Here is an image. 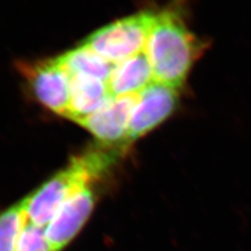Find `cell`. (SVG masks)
Here are the masks:
<instances>
[{
	"mask_svg": "<svg viewBox=\"0 0 251 251\" xmlns=\"http://www.w3.org/2000/svg\"><path fill=\"white\" fill-rule=\"evenodd\" d=\"M136 98L111 96L96 113L78 125L97 138L98 145L124 154L131 145L129 125Z\"/></svg>",
	"mask_w": 251,
	"mask_h": 251,
	"instance_id": "cell-4",
	"label": "cell"
},
{
	"mask_svg": "<svg viewBox=\"0 0 251 251\" xmlns=\"http://www.w3.org/2000/svg\"><path fill=\"white\" fill-rule=\"evenodd\" d=\"M27 221L23 200L0 213V251H16L20 233Z\"/></svg>",
	"mask_w": 251,
	"mask_h": 251,
	"instance_id": "cell-11",
	"label": "cell"
},
{
	"mask_svg": "<svg viewBox=\"0 0 251 251\" xmlns=\"http://www.w3.org/2000/svg\"><path fill=\"white\" fill-rule=\"evenodd\" d=\"M121 156L97 145L74 157L64 169L23 199L28 221L45 228L63 203L81 188L100 182Z\"/></svg>",
	"mask_w": 251,
	"mask_h": 251,
	"instance_id": "cell-2",
	"label": "cell"
},
{
	"mask_svg": "<svg viewBox=\"0 0 251 251\" xmlns=\"http://www.w3.org/2000/svg\"><path fill=\"white\" fill-rule=\"evenodd\" d=\"M154 80L153 72L145 51L113 65L107 82L113 97L137 96Z\"/></svg>",
	"mask_w": 251,
	"mask_h": 251,
	"instance_id": "cell-9",
	"label": "cell"
},
{
	"mask_svg": "<svg viewBox=\"0 0 251 251\" xmlns=\"http://www.w3.org/2000/svg\"><path fill=\"white\" fill-rule=\"evenodd\" d=\"M154 16L153 11H141L119 19L94 31L83 43L116 64L144 51Z\"/></svg>",
	"mask_w": 251,
	"mask_h": 251,
	"instance_id": "cell-3",
	"label": "cell"
},
{
	"mask_svg": "<svg viewBox=\"0 0 251 251\" xmlns=\"http://www.w3.org/2000/svg\"><path fill=\"white\" fill-rule=\"evenodd\" d=\"M110 97L106 82L84 75L70 76L69 105L65 117L80 124L96 113Z\"/></svg>",
	"mask_w": 251,
	"mask_h": 251,
	"instance_id": "cell-8",
	"label": "cell"
},
{
	"mask_svg": "<svg viewBox=\"0 0 251 251\" xmlns=\"http://www.w3.org/2000/svg\"><path fill=\"white\" fill-rule=\"evenodd\" d=\"M57 60L69 76L84 75L108 82L113 65L93 51L90 47L81 43L76 49L63 53Z\"/></svg>",
	"mask_w": 251,
	"mask_h": 251,
	"instance_id": "cell-10",
	"label": "cell"
},
{
	"mask_svg": "<svg viewBox=\"0 0 251 251\" xmlns=\"http://www.w3.org/2000/svg\"><path fill=\"white\" fill-rule=\"evenodd\" d=\"M96 184L85 186L69 197L50 223L45 234L53 251H62L81 231L98 202Z\"/></svg>",
	"mask_w": 251,
	"mask_h": 251,
	"instance_id": "cell-7",
	"label": "cell"
},
{
	"mask_svg": "<svg viewBox=\"0 0 251 251\" xmlns=\"http://www.w3.org/2000/svg\"><path fill=\"white\" fill-rule=\"evenodd\" d=\"M205 50V44L188 28L176 6L155 12L145 46L154 82L179 90Z\"/></svg>",
	"mask_w": 251,
	"mask_h": 251,
	"instance_id": "cell-1",
	"label": "cell"
},
{
	"mask_svg": "<svg viewBox=\"0 0 251 251\" xmlns=\"http://www.w3.org/2000/svg\"><path fill=\"white\" fill-rule=\"evenodd\" d=\"M178 103V90L157 82L138 93L129 125L130 144L158 128L176 111Z\"/></svg>",
	"mask_w": 251,
	"mask_h": 251,
	"instance_id": "cell-6",
	"label": "cell"
},
{
	"mask_svg": "<svg viewBox=\"0 0 251 251\" xmlns=\"http://www.w3.org/2000/svg\"><path fill=\"white\" fill-rule=\"evenodd\" d=\"M16 251H53L46 238L45 228L27 221L20 233Z\"/></svg>",
	"mask_w": 251,
	"mask_h": 251,
	"instance_id": "cell-12",
	"label": "cell"
},
{
	"mask_svg": "<svg viewBox=\"0 0 251 251\" xmlns=\"http://www.w3.org/2000/svg\"><path fill=\"white\" fill-rule=\"evenodd\" d=\"M21 67L35 99L50 111L66 116L70 76L56 59L25 63Z\"/></svg>",
	"mask_w": 251,
	"mask_h": 251,
	"instance_id": "cell-5",
	"label": "cell"
}]
</instances>
